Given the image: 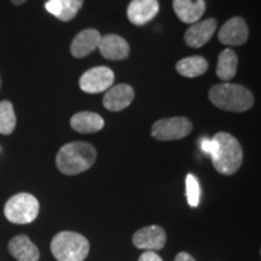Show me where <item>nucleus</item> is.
I'll list each match as a JSON object with an SVG mask.
<instances>
[{
    "mask_svg": "<svg viewBox=\"0 0 261 261\" xmlns=\"http://www.w3.org/2000/svg\"><path fill=\"white\" fill-rule=\"evenodd\" d=\"M214 168L224 175H232L241 168L243 150L230 133L219 132L211 139L210 154Z\"/></svg>",
    "mask_w": 261,
    "mask_h": 261,
    "instance_id": "obj_1",
    "label": "nucleus"
},
{
    "mask_svg": "<svg viewBox=\"0 0 261 261\" xmlns=\"http://www.w3.org/2000/svg\"><path fill=\"white\" fill-rule=\"evenodd\" d=\"M97 151L89 143L71 142L62 146L56 156L58 171L65 175L80 174L93 166Z\"/></svg>",
    "mask_w": 261,
    "mask_h": 261,
    "instance_id": "obj_2",
    "label": "nucleus"
},
{
    "mask_svg": "<svg viewBox=\"0 0 261 261\" xmlns=\"http://www.w3.org/2000/svg\"><path fill=\"white\" fill-rule=\"evenodd\" d=\"M210 99L221 110L232 113H243L254 104L252 92L242 85L218 84L210 91Z\"/></svg>",
    "mask_w": 261,
    "mask_h": 261,
    "instance_id": "obj_3",
    "label": "nucleus"
},
{
    "mask_svg": "<svg viewBox=\"0 0 261 261\" xmlns=\"http://www.w3.org/2000/svg\"><path fill=\"white\" fill-rule=\"evenodd\" d=\"M89 252L87 238L73 231H62L51 242V253L58 261H84Z\"/></svg>",
    "mask_w": 261,
    "mask_h": 261,
    "instance_id": "obj_4",
    "label": "nucleus"
},
{
    "mask_svg": "<svg viewBox=\"0 0 261 261\" xmlns=\"http://www.w3.org/2000/svg\"><path fill=\"white\" fill-rule=\"evenodd\" d=\"M40 205L34 196L28 192H19L5 203V218L12 224H29L37 219Z\"/></svg>",
    "mask_w": 261,
    "mask_h": 261,
    "instance_id": "obj_5",
    "label": "nucleus"
},
{
    "mask_svg": "<svg viewBox=\"0 0 261 261\" xmlns=\"http://www.w3.org/2000/svg\"><path fill=\"white\" fill-rule=\"evenodd\" d=\"M192 123L187 117H169L156 121L151 127V136L162 142L178 140L190 135Z\"/></svg>",
    "mask_w": 261,
    "mask_h": 261,
    "instance_id": "obj_6",
    "label": "nucleus"
},
{
    "mask_svg": "<svg viewBox=\"0 0 261 261\" xmlns=\"http://www.w3.org/2000/svg\"><path fill=\"white\" fill-rule=\"evenodd\" d=\"M113 70L108 67H94L81 75L80 89L86 93H102L108 91L114 84Z\"/></svg>",
    "mask_w": 261,
    "mask_h": 261,
    "instance_id": "obj_7",
    "label": "nucleus"
},
{
    "mask_svg": "<svg viewBox=\"0 0 261 261\" xmlns=\"http://www.w3.org/2000/svg\"><path fill=\"white\" fill-rule=\"evenodd\" d=\"M132 241L133 244L139 249L151 250L152 252V250H160L165 247L167 234L162 227L152 225V226H146L136 231Z\"/></svg>",
    "mask_w": 261,
    "mask_h": 261,
    "instance_id": "obj_8",
    "label": "nucleus"
},
{
    "mask_svg": "<svg viewBox=\"0 0 261 261\" xmlns=\"http://www.w3.org/2000/svg\"><path fill=\"white\" fill-rule=\"evenodd\" d=\"M247 22L242 17H232L224 23L219 31V40L230 46H241L248 40Z\"/></svg>",
    "mask_w": 261,
    "mask_h": 261,
    "instance_id": "obj_9",
    "label": "nucleus"
},
{
    "mask_svg": "<svg viewBox=\"0 0 261 261\" xmlns=\"http://www.w3.org/2000/svg\"><path fill=\"white\" fill-rule=\"evenodd\" d=\"M135 98V90L127 84L112 86L103 98V106L109 112H121L130 106Z\"/></svg>",
    "mask_w": 261,
    "mask_h": 261,
    "instance_id": "obj_10",
    "label": "nucleus"
},
{
    "mask_svg": "<svg viewBox=\"0 0 261 261\" xmlns=\"http://www.w3.org/2000/svg\"><path fill=\"white\" fill-rule=\"evenodd\" d=\"M160 11L158 0H132L127 8V17L135 25L149 23Z\"/></svg>",
    "mask_w": 261,
    "mask_h": 261,
    "instance_id": "obj_11",
    "label": "nucleus"
},
{
    "mask_svg": "<svg viewBox=\"0 0 261 261\" xmlns=\"http://www.w3.org/2000/svg\"><path fill=\"white\" fill-rule=\"evenodd\" d=\"M217 19L208 18L192 23L185 32V42L192 48L202 47L211 40L217 31Z\"/></svg>",
    "mask_w": 261,
    "mask_h": 261,
    "instance_id": "obj_12",
    "label": "nucleus"
},
{
    "mask_svg": "<svg viewBox=\"0 0 261 261\" xmlns=\"http://www.w3.org/2000/svg\"><path fill=\"white\" fill-rule=\"evenodd\" d=\"M98 50L104 58L110 61L125 60L129 55V46L127 41L116 34H108L100 38Z\"/></svg>",
    "mask_w": 261,
    "mask_h": 261,
    "instance_id": "obj_13",
    "label": "nucleus"
},
{
    "mask_svg": "<svg viewBox=\"0 0 261 261\" xmlns=\"http://www.w3.org/2000/svg\"><path fill=\"white\" fill-rule=\"evenodd\" d=\"M100 33L96 29H85L80 32L74 40L71 41L70 52L75 58H83L98 48L99 45Z\"/></svg>",
    "mask_w": 261,
    "mask_h": 261,
    "instance_id": "obj_14",
    "label": "nucleus"
},
{
    "mask_svg": "<svg viewBox=\"0 0 261 261\" xmlns=\"http://www.w3.org/2000/svg\"><path fill=\"white\" fill-rule=\"evenodd\" d=\"M173 10L181 22L196 23L204 14L205 0H173Z\"/></svg>",
    "mask_w": 261,
    "mask_h": 261,
    "instance_id": "obj_15",
    "label": "nucleus"
},
{
    "mask_svg": "<svg viewBox=\"0 0 261 261\" xmlns=\"http://www.w3.org/2000/svg\"><path fill=\"white\" fill-rule=\"evenodd\" d=\"M9 252L17 261H38L40 259L38 247L25 234H18L10 241Z\"/></svg>",
    "mask_w": 261,
    "mask_h": 261,
    "instance_id": "obj_16",
    "label": "nucleus"
},
{
    "mask_svg": "<svg viewBox=\"0 0 261 261\" xmlns=\"http://www.w3.org/2000/svg\"><path fill=\"white\" fill-rule=\"evenodd\" d=\"M83 4L84 0H47L45 9L60 21L69 22L77 15Z\"/></svg>",
    "mask_w": 261,
    "mask_h": 261,
    "instance_id": "obj_17",
    "label": "nucleus"
},
{
    "mask_svg": "<svg viewBox=\"0 0 261 261\" xmlns=\"http://www.w3.org/2000/svg\"><path fill=\"white\" fill-rule=\"evenodd\" d=\"M71 128L79 133H96L104 127V120L100 115L91 112L76 113L70 119Z\"/></svg>",
    "mask_w": 261,
    "mask_h": 261,
    "instance_id": "obj_18",
    "label": "nucleus"
},
{
    "mask_svg": "<svg viewBox=\"0 0 261 261\" xmlns=\"http://www.w3.org/2000/svg\"><path fill=\"white\" fill-rule=\"evenodd\" d=\"M238 69V57L231 48H225L220 52L217 64V75L220 80L228 81L233 79Z\"/></svg>",
    "mask_w": 261,
    "mask_h": 261,
    "instance_id": "obj_19",
    "label": "nucleus"
},
{
    "mask_svg": "<svg viewBox=\"0 0 261 261\" xmlns=\"http://www.w3.org/2000/svg\"><path fill=\"white\" fill-rule=\"evenodd\" d=\"M175 69L181 76L197 77L203 75L208 69V62L201 56L182 58L175 64Z\"/></svg>",
    "mask_w": 261,
    "mask_h": 261,
    "instance_id": "obj_20",
    "label": "nucleus"
},
{
    "mask_svg": "<svg viewBox=\"0 0 261 261\" xmlns=\"http://www.w3.org/2000/svg\"><path fill=\"white\" fill-rule=\"evenodd\" d=\"M16 128V114L14 106L9 100L0 102V135L9 136Z\"/></svg>",
    "mask_w": 261,
    "mask_h": 261,
    "instance_id": "obj_21",
    "label": "nucleus"
},
{
    "mask_svg": "<svg viewBox=\"0 0 261 261\" xmlns=\"http://www.w3.org/2000/svg\"><path fill=\"white\" fill-rule=\"evenodd\" d=\"M187 198H188V203L190 204L192 208L198 207V204H200V198H201L200 182H198L197 178H196L194 174L187 175Z\"/></svg>",
    "mask_w": 261,
    "mask_h": 261,
    "instance_id": "obj_22",
    "label": "nucleus"
},
{
    "mask_svg": "<svg viewBox=\"0 0 261 261\" xmlns=\"http://www.w3.org/2000/svg\"><path fill=\"white\" fill-rule=\"evenodd\" d=\"M138 261H163V260L155 252L148 250V252H144L139 256Z\"/></svg>",
    "mask_w": 261,
    "mask_h": 261,
    "instance_id": "obj_23",
    "label": "nucleus"
},
{
    "mask_svg": "<svg viewBox=\"0 0 261 261\" xmlns=\"http://www.w3.org/2000/svg\"><path fill=\"white\" fill-rule=\"evenodd\" d=\"M175 261H196V260L194 259V256L190 255L189 253L181 252L177 254V256H175Z\"/></svg>",
    "mask_w": 261,
    "mask_h": 261,
    "instance_id": "obj_24",
    "label": "nucleus"
},
{
    "mask_svg": "<svg viewBox=\"0 0 261 261\" xmlns=\"http://www.w3.org/2000/svg\"><path fill=\"white\" fill-rule=\"evenodd\" d=\"M201 149L204 154H210V149H211V139L208 138H202L201 139Z\"/></svg>",
    "mask_w": 261,
    "mask_h": 261,
    "instance_id": "obj_25",
    "label": "nucleus"
},
{
    "mask_svg": "<svg viewBox=\"0 0 261 261\" xmlns=\"http://www.w3.org/2000/svg\"><path fill=\"white\" fill-rule=\"evenodd\" d=\"M10 2L12 3V4L14 5H22V4H24L25 2H27V0H10Z\"/></svg>",
    "mask_w": 261,
    "mask_h": 261,
    "instance_id": "obj_26",
    "label": "nucleus"
},
{
    "mask_svg": "<svg viewBox=\"0 0 261 261\" xmlns=\"http://www.w3.org/2000/svg\"><path fill=\"white\" fill-rule=\"evenodd\" d=\"M0 87H2V79H0Z\"/></svg>",
    "mask_w": 261,
    "mask_h": 261,
    "instance_id": "obj_27",
    "label": "nucleus"
},
{
    "mask_svg": "<svg viewBox=\"0 0 261 261\" xmlns=\"http://www.w3.org/2000/svg\"><path fill=\"white\" fill-rule=\"evenodd\" d=\"M0 151H2V148H0Z\"/></svg>",
    "mask_w": 261,
    "mask_h": 261,
    "instance_id": "obj_28",
    "label": "nucleus"
}]
</instances>
